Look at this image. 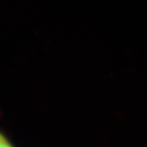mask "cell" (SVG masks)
Wrapping results in <instances>:
<instances>
[{
    "instance_id": "6da1fadb",
    "label": "cell",
    "mask_w": 147,
    "mask_h": 147,
    "mask_svg": "<svg viewBox=\"0 0 147 147\" xmlns=\"http://www.w3.org/2000/svg\"><path fill=\"white\" fill-rule=\"evenodd\" d=\"M0 147H12V146L9 144V142L5 138H3V137L0 135Z\"/></svg>"
}]
</instances>
